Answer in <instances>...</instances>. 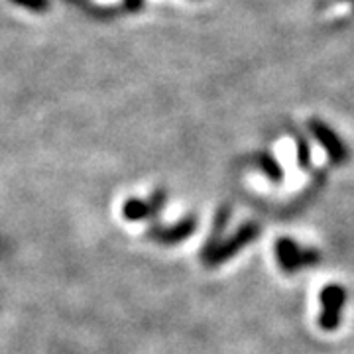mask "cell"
<instances>
[{
  "mask_svg": "<svg viewBox=\"0 0 354 354\" xmlns=\"http://www.w3.org/2000/svg\"><path fill=\"white\" fill-rule=\"evenodd\" d=\"M319 305H321V313L317 319L319 327L325 333L337 330L342 323V311L346 305V290L341 283H327L319 291Z\"/></svg>",
  "mask_w": 354,
  "mask_h": 354,
  "instance_id": "1",
  "label": "cell"
},
{
  "mask_svg": "<svg viewBox=\"0 0 354 354\" xmlns=\"http://www.w3.org/2000/svg\"><path fill=\"white\" fill-rule=\"evenodd\" d=\"M10 2L34 12H46L50 8V0H10Z\"/></svg>",
  "mask_w": 354,
  "mask_h": 354,
  "instance_id": "8",
  "label": "cell"
},
{
  "mask_svg": "<svg viewBox=\"0 0 354 354\" xmlns=\"http://www.w3.org/2000/svg\"><path fill=\"white\" fill-rule=\"evenodd\" d=\"M195 228H197V223H195V218H185V221H181V223H177L176 227L171 228H158V230H153V239H158V241L167 242V244H174V242H181L185 241V239H189L191 234L195 232Z\"/></svg>",
  "mask_w": 354,
  "mask_h": 354,
  "instance_id": "6",
  "label": "cell"
},
{
  "mask_svg": "<svg viewBox=\"0 0 354 354\" xmlns=\"http://www.w3.org/2000/svg\"><path fill=\"white\" fill-rule=\"evenodd\" d=\"M256 164H258V167L262 169V174H264L272 183H281V181H283V167L279 165V162L272 156V153H258V156H256Z\"/></svg>",
  "mask_w": 354,
  "mask_h": 354,
  "instance_id": "7",
  "label": "cell"
},
{
  "mask_svg": "<svg viewBox=\"0 0 354 354\" xmlns=\"http://www.w3.org/2000/svg\"><path fill=\"white\" fill-rule=\"evenodd\" d=\"M165 201L164 193H156L152 197V201H140V199H128L124 203V209H122V215L127 216L128 221H142V218H148L152 216Z\"/></svg>",
  "mask_w": 354,
  "mask_h": 354,
  "instance_id": "5",
  "label": "cell"
},
{
  "mask_svg": "<svg viewBox=\"0 0 354 354\" xmlns=\"http://www.w3.org/2000/svg\"><path fill=\"white\" fill-rule=\"evenodd\" d=\"M274 250H276V258H278L279 268L286 272V274H297L299 270L309 268V266H315L319 262V254L317 250H307L301 248L293 239L288 236H281L274 244Z\"/></svg>",
  "mask_w": 354,
  "mask_h": 354,
  "instance_id": "3",
  "label": "cell"
},
{
  "mask_svg": "<svg viewBox=\"0 0 354 354\" xmlns=\"http://www.w3.org/2000/svg\"><path fill=\"white\" fill-rule=\"evenodd\" d=\"M309 130H311V134L319 142V146L327 152L333 164L342 165L348 162V150H346L344 142H342L341 136L329 124H325L321 120H311L309 122Z\"/></svg>",
  "mask_w": 354,
  "mask_h": 354,
  "instance_id": "4",
  "label": "cell"
},
{
  "mask_svg": "<svg viewBox=\"0 0 354 354\" xmlns=\"http://www.w3.org/2000/svg\"><path fill=\"white\" fill-rule=\"evenodd\" d=\"M297 164L301 169H309L311 165V152L305 140H297Z\"/></svg>",
  "mask_w": 354,
  "mask_h": 354,
  "instance_id": "9",
  "label": "cell"
},
{
  "mask_svg": "<svg viewBox=\"0 0 354 354\" xmlns=\"http://www.w3.org/2000/svg\"><path fill=\"white\" fill-rule=\"evenodd\" d=\"M258 232H260L258 225L246 223L232 236H228L227 241H223L221 244L209 248V250H205V262H207V266L213 268V266L223 264V262H227L230 258H234L242 248H246L248 244H252L258 239Z\"/></svg>",
  "mask_w": 354,
  "mask_h": 354,
  "instance_id": "2",
  "label": "cell"
}]
</instances>
